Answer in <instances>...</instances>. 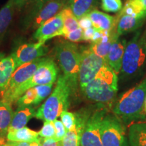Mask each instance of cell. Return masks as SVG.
Wrapping results in <instances>:
<instances>
[{"mask_svg":"<svg viewBox=\"0 0 146 146\" xmlns=\"http://www.w3.org/2000/svg\"><path fill=\"white\" fill-rule=\"evenodd\" d=\"M145 98L146 76L135 86L119 97L113 107V113L125 125L145 121L143 110Z\"/></svg>","mask_w":146,"mask_h":146,"instance_id":"obj_1","label":"cell"},{"mask_svg":"<svg viewBox=\"0 0 146 146\" xmlns=\"http://www.w3.org/2000/svg\"><path fill=\"white\" fill-rule=\"evenodd\" d=\"M118 83V74L106 64L82 93L88 100L109 108L117 96Z\"/></svg>","mask_w":146,"mask_h":146,"instance_id":"obj_2","label":"cell"},{"mask_svg":"<svg viewBox=\"0 0 146 146\" xmlns=\"http://www.w3.org/2000/svg\"><path fill=\"white\" fill-rule=\"evenodd\" d=\"M146 68V31L138 30L129 42L124 52L120 79L127 81L141 75Z\"/></svg>","mask_w":146,"mask_h":146,"instance_id":"obj_3","label":"cell"},{"mask_svg":"<svg viewBox=\"0 0 146 146\" xmlns=\"http://www.w3.org/2000/svg\"><path fill=\"white\" fill-rule=\"evenodd\" d=\"M72 91L64 75H60L53 92L36 110L35 117L43 121H54L70 105Z\"/></svg>","mask_w":146,"mask_h":146,"instance_id":"obj_4","label":"cell"},{"mask_svg":"<svg viewBox=\"0 0 146 146\" xmlns=\"http://www.w3.org/2000/svg\"><path fill=\"white\" fill-rule=\"evenodd\" d=\"M55 54L63 75L72 91V95H74L78 86L81 50L75 43L64 41L59 42L56 45Z\"/></svg>","mask_w":146,"mask_h":146,"instance_id":"obj_5","label":"cell"},{"mask_svg":"<svg viewBox=\"0 0 146 146\" xmlns=\"http://www.w3.org/2000/svg\"><path fill=\"white\" fill-rule=\"evenodd\" d=\"M58 75V68L55 62L52 58H45L31 77L16 88L8 99L3 102L10 105L14 104L28 89L39 85L54 84L57 80Z\"/></svg>","mask_w":146,"mask_h":146,"instance_id":"obj_6","label":"cell"},{"mask_svg":"<svg viewBox=\"0 0 146 146\" xmlns=\"http://www.w3.org/2000/svg\"><path fill=\"white\" fill-rule=\"evenodd\" d=\"M80 50L81 61L78 72V86L82 92L107 62L91 52L89 47H81Z\"/></svg>","mask_w":146,"mask_h":146,"instance_id":"obj_7","label":"cell"},{"mask_svg":"<svg viewBox=\"0 0 146 146\" xmlns=\"http://www.w3.org/2000/svg\"><path fill=\"white\" fill-rule=\"evenodd\" d=\"M108 109L104 105L97 104L82 133L80 146H102L100 130Z\"/></svg>","mask_w":146,"mask_h":146,"instance_id":"obj_8","label":"cell"},{"mask_svg":"<svg viewBox=\"0 0 146 146\" xmlns=\"http://www.w3.org/2000/svg\"><path fill=\"white\" fill-rule=\"evenodd\" d=\"M100 134L102 146H123L125 125L114 114L108 112L102 122Z\"/></svg>","mask_w":146,"mask_h":146,"instance_id":"obj_9","label":"cell"},{"mask_svg":"<svg viewBox=\"0 0 146 146\" xmlns=\"http://www.w3.org/2000/svg\"><path fill=\"white\" fill-rule=\"evenodd\" d=\"M44 59V57H42L18 66L12 74L8 88L3 94L1 100L5 101V100L8 99L16 88H18L20 85L31 77L39 67L40 64Z\"/></svg>","mask_w":146,"mask_h":146,"instance_id":"obj_10","label":"cell"},{"mask_svg":"<svg viewBox=\"0 0 146 146\" xmlns=\"http://www.w3.org/2000/svg\"><path fill=\"white\" fill-rule=\"evenodd\" d=\"M94 110L93 108H84L74 113L75 127L66 131L64 137L61 141L62 146H80L82 133Z\"/></svg>","mask_w":146,"mask_h":146,"instance_id":"obj_11","label":"cell"},{"mask_svg":"<svg viewBox=\"0 0 146 146\" xmlns=\"http://www.w3.org/2000/svg\"><path fill=\"white\" fill-rule=\"evenodd\" d=\"M48 47L43 43H25L18 47L12 55L15 60L17 68L20 66L42 58L48 52Z\"/></svg>","mask_w":146,"mask_h":146,"instance_id":"obj_12","label":"cell"},{"mask_svg":"<svg viewBox=\"0 0 146 146\" xmlns=\"http://www.w3.org/2000/svg\"><path fill=\"white\" fill-rule=\"evenodd\" d=\"M54 84L39 85L27 90L16 102L17 107L36 106L51 94Z\"/></svg>","mask_w":146,"mask_h":146,"instance_id":"obj_13","label":"cell"},{"mask_svg":"<svg viewBox=\"0 0 146 146\" xmlns=\"http://www.w3.org/2000/svg\"><path fill=\"white\" fill-rule=\"evenodd\" d=\"M65 7V5L60 0H49L42 8L33 16L29 18V23L32 29H36L45 22L59 13Z\"/></svg>","mask_w":146,"mask_h":146,"instance_id":"obj_14","label":"cell"},{"mask_svg":"<svg viewBox=\"0 0 146 146\" xmlns=\"http://www.w3.org/2000/svg\"><path fill=\"white\" fill-rule=\"evenodd\" d=\"M62 28L63 18L61 12H60L36 29L33 34V38L37 42L45 44L47 40L55 36H58V34Z\"/></svg>","mask_w":146,"mask_h":146,"instance_id":"obj_15","label":"cell"},{"mask_svg":"<svg viewBox=\"0 0 146 146\" xmlns=\"http://www.w3.org/2000/svg\"><path fill=\"white\" fill-rule=\"evenodd\" d=\"M117 16L116 33L119 36L137 31L143 25L146 14H127L119 12Z\"/></svg>","mask_w":146,"mask_h":146,"instance_id":"obj_16","label":"cell"},{"mask_svg":"<svg viewBox=\"0 0 146 146\" xmlns=\"http://www.w3.org/2000/svg\"><path fill=\"white\" fill-rule=\"evenodd\" d=\"M127 43L126 39L119 37L112 43L107 55L106 61L109 66L117 74H119L121 69L122 62Z\"/></svg>","mask_w":146,"mask_h":146,"instance_id":"obj_17","label":"cell"},{"mask_svg":"<svg viewBox=\"0 0 146 146\" xmlns=\"http://www.w3.org/2000/svg\"><path fill=\"white\" fill-rule=\"evenodd\" d=\"M87 16L91 20L93 27L99 31L110 32L116 27L117 16H112L96 9Z\"/></svg>","mask_w":146,"mask_h":146,"instance_id":"obj_18","label":"cell"},{"mask_svg":"<svg viewBox=\"0 0 146 146\" xmlns=\"http://www.w3.org/2000/svg\"><path fill=\"white\" fill-rule=\"evenodd\" d=\"M119 37L120 36L117 34L116 29L115 28L112 31L106 33L100 39L91 42L90 45L88 47L91 52L106 60L112 43Z\"/></svg>","mask_w":146,"mask_h":146,"instance_id":"obj_19","label":"cell"},{"mask_svg":"<svg viewBox=\"0 0 146 146\" xmlns=\"http://www.w3.org/2000/svg\"><path fill=\"white\" fill-rule=\"evenodd\" d=\"M16 68L17 66L12 55L5 57L0 61V95L1 98L8 88L12 74Z\"/></svg>","mask_w":146,"mask_h":146,"instance_id":"obj_20","label":"cell"},{"mask_svg":"<svg viewBox=\"0 0 146 146\" xmlns=\"http://www.w3.org/2000/svg\"><path fill=\"white\" fill-rule=\"evenodd\" d=\"M14 114L11 105L0 100V146L6 143L7 135Z\"/></svg>","mask_w":146,"mask_h":146,"instance_id":"obj_21","label":"cell"},{"mask_svg":"<svg viewBox=\"0 0 146 146\" xmlns=\"http://www.w3.org/2000/svg\"><path fill=\"white\" fill-rule=\"evenodd\" d=\"M36 112V110L34 106L17 107V110L14 112L8 131L25 127L29 120L35 116Z\"/></svg>","mask_w":146,"mask_h":146,"instance_id":"obj_22","label":"cell"},{"mask_svg":"<svg viewBox=\"0 0 146 146\" xmlns=\"http://www.w3.org/2000/svg\"><path fill=\"white\" fill-rule=\"evenodd\" d=\"M127 141L130 146H146V121L131 124Z\"/></svg>","mask_w":146,"mask_h":146,"instance_id":"obj_23","label":"cell"},{"mask_svg":"<svg viewBox=\"0 0 146 146\" xmlns=\"http://www.w3.org/2000/svg\"><path fill=\"white\" fill-rule=\"evenodd\" d=\"M98 3V0H71L68 5L78 20L96 10Z\"/></svg>","mask_w":146,"mask_h":146,"instance_id":"obj_24","label":"cell"},{"mask_svg":"<svg viewBox=\"0 0 146 146\" xmlns=\"http://www.w3.org/2000/svg\"><path fill=\"white\" fill-rule=\"evenodd\" d=\"M39 137V132H36L29 128L25 127L16 130L9 131L7 135V141L31 142L35 141Z\"/></svg>","mask_w":146,"mask_h":146,"instance_id":"obj_25","label":"cell"},{"mask_svg":"<svg viewBox=\"0 0 146 146\" xmlns=\"http://www.w3.org/2000/svg\"><path fill=\"white\" fill-rule=\"evenodd\" d=\"M63 18V28L60 31L58 36H64L69 33L79 28L78 19L73 14L68 5H66L60 11Z\"/></svg>","mask_w":146,"mask_h":146,"instance_id":"obj_26","label":"cell"},{"mask_svg":"<svg viewBox=\"0 0 146 146\" xmlns=\"http://www.w3.org/2000/svg\"><path fill=\"white\" fill-rule=\"evenodd\" d=\"M14 10L15 7L13 0H9L0 10V41L3 39L12 21Z\"/></svg>","mask_w":146,"mask_h":146,"instance_id":"obj_27","label":"cell"},{"mask_svg":"<svg viewBox=\"0 0 146 146\" xmlns=\"http://www.w3.org/2000/svg\"><path fill=\"white\" fill-rule=\"evenodd\" d=\"M120 12L127 14H146V0H127Z\"/></svg>","mask_w":146,"mask_h":146,"instance_id":"obj_28","label":"cell"},{"mask_svg":"<svg viewBox=\"0 0 146 146\" xmlns=\"http://www.w3.org/2000/svg\"><path fill=\"white\" fill-rule=\"evenodd\" d=\"M101 8L106 12L117 13L123 8L122 0H101Z\"/></svg>","mask_w":146,"mask_h":146,"instance_id":"obj_29","label":"cell"},{"mask_svg":"<svg viewBox=\"0 0 146 146\" xmlns=\"http://www.w3.org/2000/svg\"><path fill=\"white\" fill-rule=\"evenodd\" d=\"M60 116L61 118L62 123H63L66 131H70L75 127L76 119L74 114L65 110L61 113Z\"/></svg>","mask_w":146,"mask_h":146,"instance_id":"obj_30","label":"cell"},{"mask_svg":"<svg viewBox=\"0 0 146 146\" xmlns=\"http://www.w3.org/2000/svg\"><path fill=\"white\" fill-rule=\"evenodd\" d=\"M55 127L53 121H44L43 127L39 131V136L43 139L52 138L55 137Z\"/></svg>","mask_w":146,"mask_h":146,"instance_id":"obj_31","label":"cell"},{"mask_svg":"<svg viewBox=\"0 0 146 146\" xmlns=\"http://www.w3.org/2000/svg\"><path fill=\"white\" fill-rule=\"evenodd\" d=\"M53 122H54L55 131H56L54 138L58 141H62V140L64 137L66 133V129H65L63 123H62L61 120L56 119Z\"/></svg>","mask_w":146,"mask_h":146,"instance_id":"obj_32","label":"cell"},{"mask_svg":"<svg viewBox=\"0 0 146 146\" xmlns=\"http://www.w3.org/2000/svg\"><path fill=\"white\" fill-rule=\"evenodd\" d=\"M64 37L69 41L73 42V43L83 41V30L81 27H79L76 30L66 35Z\"/></svg>","mask_w":146,"mask_h":146,"instance_id":"obj_33","label":"cell"},{"mask_svg":"<svg viewBox=\"0 0 146 146\" xmlns=\"http://www.w3.org/2000/svg\"><path fill=\"white\" fill-rule=\"evenodd\" d=\"M49 0H35V1L34 2V5L32 8V10L31 11L30 14L28 16V18H31V16L34 15L36 12H37L44 5V4L46 2H47Z\"/></svg>","mask_w":146,"mask_h":146,"instance_id":"obj_34","label":"cell"},{"mask_svg":"<svg viewBox=\"0 0 146 146\" xmlns=\"http://www.w3.org/2000/svg\"><path fill=\"white\" fill-rule=\"evenodd\" d=\"M78 24H79V27H81L83 30L91 28V27H93L91 20L89 19L88 16H83V17H82L80 18V19H78Z\"/></svg>","mask_w":146,"mask_h":146,"instance_id":"obj_35","label":"cell"},{"mask_svg":"<svg viewBox=\"0 0 146 146\" xmlns=\"http://www.w3.org/2000/svg\"><path fill=\"white\" fill-rule=\"evenodd\" d=\"M96 31V29H94L93 27L83 30V41H92Z\"/></svg>","mask_w":146,"mask_h":146,"instance_id":"obj_36","label":"cell"},{"mask_svg":"<svg viewBox=\"0 0 146 146\" xmlns=\"http://www.w3.org/2000/svg\"><path fill=\"white\" fill-rule=\"evenodd\" d=\"M14 5L15 8L18 10H21L27 5L30 4L33 2H35V0H13Z\"/></svg>","mask_w":146,"mask_h":146,"instance_id":"obj_37","label":"cell"},{"mask_svg":"<svg viewBox=\"0 0 146 146\" xmlns=\"http://www.w3.org/2000/svg\"><path fill=\"white\" fill-rule=\"evenodd\" d=\"M61 141H58L54 137L42 139V146H59Z\"/></svg>","mask_w":146,"mask_h":146,"instance_id":"obj_38","label":"cell"},{"mask_svg":"<svg viewBox=\"0 0 146 146\" xmlns=\"http://www.w3.org/2000/svg\"><path fill=\"white\" fill-rule=\"evenodd\" d=\"M6 144H8L10 146H30V144H29V143H27V142L7 141Z\"/></svg>","mask_w":146,"mask_h":146,"instance_id":"obj_39","label":"cell"},{"mask_svg":"<svg viewBox=\"0 0 146 146\" xmlns=\"http://www.w3.org/2000/svg\"><path fill=\"white\" fill-rule=\"evenodd\" d=\"M42 139L43 138L40 137H39L36 140H35V141L29 143L30 146H42Z\"/></svg>","mask_w":146,"mask_h":146,"instance_id":"obj_40","label":"cell"},{"mask_svg":"<svg viewBox=\"0 0 146 146\" xmlns=\"http://www.w3.org/2000/svg\"><path fill=\"white\" fill-rule=\"evenodd\" d=\"M60 1H61L65 5V6H66V5H68V3H70V1L71 0H60Z\"/></svg>","mask_w":146,"mask_h":146,"instance_id":"obj_41","label":"cell"},{"mask_svg":"<svg viewBox=\"0 0 146 146\" xmlns=\"http://www.w3.org/2000/svg\"><path fill=\"white\" fill-rule=\"evenodd\" d=\"M123 146H130V145H129V143H128V141H127V137H126V139H125V142H124V143H123Z\"/></svg>","mask_w":146,"mask_h":146,"instance_id":"obj_42","label":"cell"},{"mask_svg":"<svg viewBox=\"0 0 146 146\" xmlns=\"http://www.w3.org/2000/svg\"><path fill=\"white\" fill-rule=\"evenodd\" d=\"M5 58V55L4 54H3V53L0 52V61H1V60L3 59V58Z\"/></svg>","mask_w":146,"mask_h":146,"instance_id":"obj_43","label":"cell"},{"mask_svg":"<svg viewBox=\"0 0 146 146\" xmlns=\"http://www.w3.org/2000/svg\"><path fill=\"white\" fill-rule=\"evenodd\" d=\"M143 110H144V112L146 114V98L145 100V102H144V105H143Z\"/></svg>","mask_w":146,"mask_h":146,"instance_id":"obj_44","label":"cell"},{"mask_svg":"<svg viewBox=\"0 0 146 146\" xmlns=\"http://www.w3.org/2000/svg\"><path fill=\"white\" fill-rule=\"evenodd\" d=\"M1 146H10V145H8V144H6V143H5V144H3V145H1Z\"/></svg>","mask_w":146,"mask_h":146,"instance_id":"obj_45","label":"cell"},{"mask_svg":"<svg viewBox=\"0 0 146 146\" xmlns=\"http://www.w3.org/2000/svg\"><path fill=\"white\" fill-rule=\"evenodd\" d=\"M59 146H62V143H60V145H59Z\"/></svg>","mask_w":146,"mask_h":146,"instance_id":"obj_46","label":"cell"},{"mask_svg":"<svg viewBox=\"0 0 146 146\" xmlns=\"http://www.w3.org/2000/svg\"><path fill=\"white\" fill-rule=\"evenodd\" d=\"M0 96H1V95H0Z\"/></svg>","mask_w":146,"mask_h":146,"instance_id":"obj_47","label":"cell"}]
</instances>
